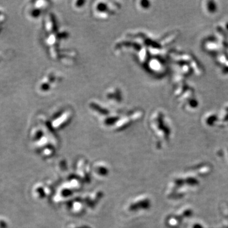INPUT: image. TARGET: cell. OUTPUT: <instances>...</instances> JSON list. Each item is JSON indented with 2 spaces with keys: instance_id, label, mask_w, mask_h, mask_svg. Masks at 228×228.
I'll list each match as a JSON object with an SVG mask.
<instances>
[{
  "instance_id": "4",
  "label": "cell",
  "mask_w": 228,
  "mask_h": 228,
  "mask_svg": "<svg viewBox=\"0 0 228 228\" xmlns=\"http://www.w3.org/2000/svg\"><path fill=\"white\" fill-rule=\"evenodd\" d=\"M72 117V111L70 108L61 109L53 114L52 125L55 128L61 127L67 124Z\"/></svg>"
},
{
  "instance_id": "3",
  "label": "cell",
  "mask_w": 228,
  "mask_h": 228,
  "mask_svg": "<svg viewBox=\"0 0 228 228\" xmlns=\"http://www.w3.org/2000/svg\"><path fill=\"white\" fill-rule=\"evenodd\" d=\"M50 2H33L28 5L26 8V15L31 20L39 18L50 7Z\"/></svg>"
},
{
  "instance_id": "6",
  "label": "cell",
  "mask_w": 228,
  "mask_h": 228,
  "mask_svg": "<svg viewBox=\"0 0 228 228\" xmlns=\"http://www.w3.org/2000/svg\"><path fill=\"white\" fill-rule=\"evenodd\" d=\"M139 3L140 5H138V6H139V7L140 8V9H142V10L147 9L148 8V7H149L148 2H145V1L139 2Z\"/></svg>"
},
{
  "instance_id": "1",
  "label": "cell",
  "mask_w": 228,
  "mask_h": 228,
  "mask_svg": "<svg viewBox=\"0 0 228 228\" xmlns=\"http://www.w3.org/2000/svg\"><path fill=\"white\" fill-rule=\"evenodd\" d=\"M62 81V77L55 70H50L45 73L37 85V90L39 93L46 94L56 88Z\"/></svg>"
},
{
  "instance_id": "2",
  "label": "cell",
  "mask_w": 228,
  "mask_h": 228,
  "mask_svg": "<svg viewBox=\"0 0 228 228\" xmlns=\"http://www.w3.org/2000/svg\"><path fill=\"white\" fill-rule=\"evenodd\" d=\"M120 9V5L115 2H97L93 7V14L98 19H107Z\"/></svg>"
},
{
  "instance_id": "5",
  "label": "cell",
  "mask_w": 228,
  "mask_h": 228,
  "mask_svg": "<svg viewBox=\"0 0 228 228\" xmlns=\"http://www.w3.org/2000/svg\"><path fill=\"white\" fill-rule=\"evenodd\" d=\"M106 98L110 102H114L115 103L120 102L122 100V92L117 88H110L106 93Z\"/></svg>"
}]
</instances>
